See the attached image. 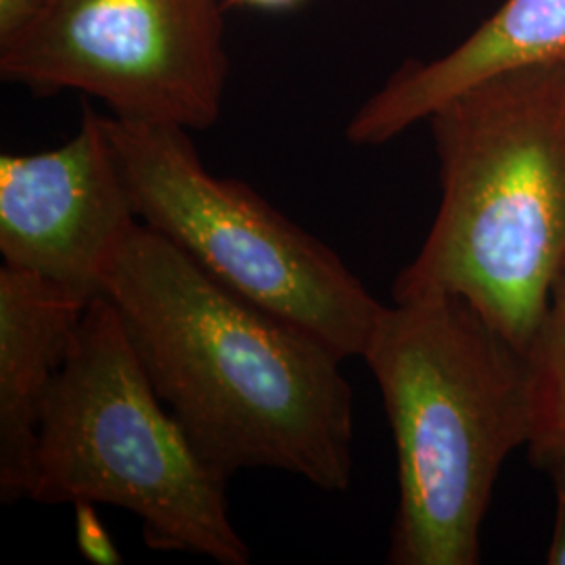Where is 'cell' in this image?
<instances>
[{
  "instance_id": "6da1fadb",
  "label": "cell",
  "mask_w": 565,
  "mask_h": 565,
  "mask_svg": "<svg viewBox=\"0 0 565 565\" xmlns=\"http://www.w3.org/2000/svg\"><path fill=\"white\" fill-rule=\"evenodd\" d=\"M103 296L203 461L224 478L279 469L324 492L352 482L354 411L342 359L139 224Z\"/></svg>"
},
{
  "instance_id": "7a4b0ae2",
  "label": "cell",
  "mask_w": 565,
  "mask_h": 565,
  "mask_svg": "<svg viewBox=\"0 0 565 565\" xmlns=\"http://www.w3.org/2000/svg\"><path fill=\"white\" fill-rule=\"evenodd\" d=\"M427 121L443 198L392 298L461 296L525 350L565 264V60L490 76Z\"/></svg>"
},
{
  "instance_id": "3957f363",
  "label": "cell",
  "mask_w": 565,
  "mask_h": 565,
  "mask_svg": "<svg viewBox=\"0 0 565 565\" xmlns=\"http://www.w3.org/2000/svg\"><path fill=\"white\" fill-rule=\"evenodd\" d=\"M398 461L387 564L476 565L509 455L532 427L530 366L461 296L384 306L363 356Z\"/></svg>"
},
{
  "instance_id": "277c9868",
  "label": "cell",
  "mask_w": 565,
  "mask_h": 565,
  "mask_svg": "<svg viewBox=\"0 0 565 565\" xmlns=\"http://www.w3.org/2000/svg\"><path fill=\"white\" fill-rule=\"evenodd\" d=\"M226 486L153 390L114 303L90 300L42 406L28 501L126 509L153 551L247 565Z\"/></svg>"
},
{
  "instance_id": "5b68a950",
  "label": "cell",
  "mask_w": 565,
  "mask_h": 565,
  "mask_svg": "<svg viewBox=\"0 0 565 565\" xmlns=\"http://www.w3.org/2000/svg\"><path fill=\"white\" fill-rule=\"evenodd\" d=\"M142 224L231 291L296 324L342 361L361 359L384 310L321 239L249 184L214 177L191 130L107 118Z\"/></svg>"
},
{
  "instance_id": "8992f818",
  "label": "cell",
  "mask_w": 565,
  "mask_h": 565,
  "mask_svg": "<svg viewBox=\"0 0 565 565\" xmlns=\"http://www.w3.org/2000/svg\"><path fill=\"white\" fill-rule=\"evenodd\" d=\"M2 81L78 90L114 118L205 130L228 81L224 0H46L0 44Z\"/></svg>"
},
{
  "instance_id": "52a82bcc",
  "label": "cell",
  "mask_w": 565,
  "mask_h": 565,
  "mask_svg": "<svg viewBox=\"0 0 565 565\" xmlns=\"http://www.w3.org/2000/svg\"><path fill=\"white\" fill-rule=\"evenodd\" d=\"M141 224L105 116L84 107L57 149L0 158V254L90 302Z\"/></svg>"
},
{
  "instance_id": "ba28073f",
  "label": "cell",
  "mask_w": 565,
  "mask_h": 565,
  "mask_svg": "<svg viewBox=\"0 0 565 565\" xmlns=\"http://www.w3.org/2000/svg\"><path fill=\"white\" fill-rule=\"evenodd\" d=\"M555 60H565V0H505L445 57L398 70L348 121L345 139L361 147L384 145L478 82Z\"/></svg>"
},
{
  "instance_id": "9c48e42d",
  "label": "cell",
  "mask_w": 565,
  "mask_h": 565,
  "mask_svg": "<svg viewBox=\"0 0 565 565\" xmlns=\"http://www.w3.org/2000/svg\"><path fill=\"white\" fill-rule=\"evenodd\" d=\"M81 296L34 273L0 268V499H28L42 406L74 340Z\"/></svg>"
},
{
  "instance_id": "30bf717a",
  "label": "cell",
  "mask_w": 565,
  "mask_h": 565,
  "mask_svg": "<svg viewBox=\"0 0 565 565\" xmlns=\"http://www.w3.org/2000/svg\"><path fill=\"white\" fill-rule=\"evenodd\" d=\"M524 352L532 384V427L525 448L530 463L546 471L565 461V264Z\"/></svg>"
},
{
  "instance_id": "8fae6325",
  "label": "cell",
  "mask_w": 565,
  "mask_h": 565,
  "mask_svg": "<svg viewBox=\"0 0 565 565\" xmlns=\"http://www.w3.org/2000/svg\"><path fill=\"white\" fill-rule=\"evenodd\" d=\"M76 546L95 565H120L121 553L105 530L95 503H76Z\"/></svg>"
},
{
  "instance_id": "7c38bea8",
  "label": "cell",
  "mask_w": 565,
  "mask_h": 565,
  "mask_svg": "<svg viewBox=\"0 0 565 565\" xmlns=\"http://www.w3.org/2000/svg\"><path fill=\"white\" fill-rule=\"evenodd\" d=\"M545 473H548L555 490V525L545 562L548 565H565V461L551 465Z\"/></svg>"
},
{
  "instance_id": "4fadbf2b",
  "label": "cell",
  "mask_w": 565,
  "mask_h": 565,
  "mask_svg": "<svg viewBox=\"0 0 565 565\" xmlns=\"http://www.w3.org/2000/svg\"><path fill=\"white\" fill-rule=\"evenodd\" d=\"M46 0H0V44L18 36L39 18Z\"/></svg>"
},
{
  "instance_id": "5bb4252c",
  "label": "cell",
  "mask_w": 565,
  "mask_h": 565,
  "mask_svg": "<svg viewBox=\"0 0 565 565\" xmlns=\"http://www.w3.org/2000/svg\"><path fill=\"white\" fill-rule=\"evenodd\" d=\"M231 4H245V7H256V9H289L302 0H228Z\"/></svg>"
}]
</instances>
